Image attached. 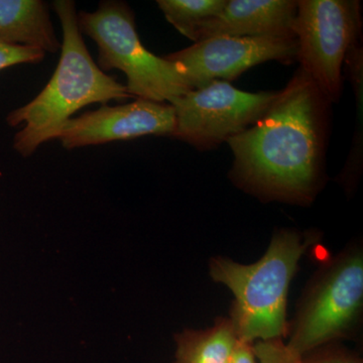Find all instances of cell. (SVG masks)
Listing matches in <instances>:
<instances>
[{"label": "cell", "instance_id": "1", "mask_svg": "<svg viewBox=\"0 0 363 363\" xmlns=\"http://www.w3.org/2000/svg\"><path fill=\"white\" fill-rule=\"evenodd\" d=\"M327 101L303 69L267 111L227 140L233 176L252 190L294 201L314 192L325 155Z\"/></svg>", "mask_w": 363, "mask_h": 363}, {"label": "cell", "instance_id": "2", "mask_svg": "<svg viewBox=\"0 0 363 363\" xmlns=\"http://www.w3.org/2000/svg\"><path fill=\"white\" fill-rule=\"evenodd\" d=\"M52 7L63 32L58 66L37 97L6 116L11 128H21L13 145L23 157L33 156L40 145L56 140L62 126L83 107L133 98L125 85L100 70L90 56L79 28L75 2L56 0Z\"/></svg>", "mask_w": 363, "mask_h": 363}, {"label": "cell", "instance_id": "3", "mask_svg": "<svg viewBox=\"0 0 363 363\" xmlns=\"http://www.w3.org/2000/svg\"><path fill=\"white\" fill-rule=\"evenodd\" d=\"M306 245L294 231H279L264 257L252 264L216 257L210 264L215 281L235 297L233 312L238 340L252 344L279 340L286 334V296Z\"/></svg>", "mask_w": 363, "mask_h": 363}, {"label": "cell", "instance_id": "4", "mask_svg": "<svg viewBox=\"0 0 363 363\" xmlns=\"http://www.w3.org/2000/svg\"><path fill=\"white\" fill-rule=\"evenodd\" d=\"M78 26L97 45L100 70L123 72L131 96L171 104L192 90L175 63L143 45L135 13L126 2L104 0L94 11H79Z\"/></svg>", "mask_w": 363, "mask_h": 363}, {"label": "cell", "instance_id": "5", "mask_svg": "<svg viewBox=\"0 0 363 363\" xmlns=\"http://www.w3.org/2000/svg\"><path fill=\"white\" fill-rule=\"evenodd\" d=\"M362 18L357 0H300L294 23L297 58L328 102L342 91L346 55L359 37Z\"/></svg>", "mask_w": 363, "mask_h": 363}, {"label": "cell", "instance_id": "6", "mask_svg": "<svg viewBox=\"0 0 363 363\" xmlns=\"http://www.w3.org/2000/svg\"><path fill=\"white\" fill-rule=\"evenodd\" d=\"M276 96L274 92H245L215 80L169 104L176 117L173 136L197 149H212L252 125Z\"/></svg>", "mask_w": 363, "mask_h": 363}, {"label": "cell", "instance_id": "7", "mask_svg": "<svg viewBox=\"0 0 363 363\" xmlns=\"http://www.w3.org/2000/svg\"><path fill=\"white\" fill-rule=\"evenodd\" d=\"M362 298V255L352 253L336 262L313 290L286 350L304 357L342 335L359 314Z\"/></svg>", "mask_w": 363, "mask_h": 363}, {"label": "cell", "instance_id": "8", "mask_svg": "<svg viewBox=\"0 0 363 363\" xmlns=\"http://www.w3.org/2000/svg\"><path fill=\"white\" fill-rule=\"evenodd\" d=\"M295 37H215L167 55L175 63L191 89H199L218 79L233 80L252 67L267 61L297 58Z\"/></svg>", "mask_w": 363, "mask_h": 363}, {"label": "cell", "instance_id": "9", "mask_svg": "<svg viewBox=\"0 0 363 363\" xmlns=\"http://www.w3.org/2000/svg\"><path fill=\"white\" fill-rule=\"evenodd\" d=\"M175 111L171 104L138 99L117 106L104 105L97 111L72 117L56 140L66 150L130 140L145 135H173Z\"/></svg>", "mask_w": 363, "mask_h": 363}, {"label": "cell", "instance_id": "10", "mask_svg": "<svg viewBox=\"0 0 363 363\" xmlns=\"http://www.w3.org/2000/svg\"><path fill=\"white\" fill-rule=\"evenodd\" d=\"M297 7L294 0H230L200 26L197 42L215 37H295Z\"/></svg>", "mask_w": 363, "mask_h": 363}, {"label": "cell", "instance_id": "11", "mask_svg": "<svg viewBox=\"0 0 363 363\" xmlns=\"http://www.w3.org/2000/svg\"><path fill=\"white\" fill-rule=\"evenodd\" d=\"M0 40L57 54V38L49 6L43 0H0Z\"/></svg>", "mask_w": 363, "mask_h": 363}, {"label": "cell", "instance_id": "12", "mask_svg": "<svg viewBox=\"0 0 363 363\" xmlns=\"http://www.w3.org/2000/svg\"><path fill=\"white\" fill-rule=\"evenodd\" d=\"M176 341L175 363H230L238 337L231 320H221L208 330H185Z\"/></svg>", "mask_w": 363, "mask_h": 363}, {"label": "cell", "instance_id": "13", "mask_svg": "<svg viewBox=\"0 0 363 363\" xmlns=\"http://www.w3.org/2000/svg\"><path fill=\"white\" fill-rule=\"evenodd\" d=\"M226 0H157L164 18L186 38L197 42L200 26L223 11Z\"/></svg>", "mask_w": 363, "mask_h": 363}, {"label": "cell", "instance_id": "14", "mask_svg": "<svg viewBox=\"0 0 363 363\" xmlns=\"http://www.w3.org/2000/svg\"><path fill=\"white\" fill-rule=\"evenodd\" d=\"M45 52L35 48L7 44L0 40V71L21 64H38L45 59Z\"/></svg>", "mask_w": 363, "mask_h": 363}, {"label": "cell", "instance_id": "15", "mask_svg": "<svg viewBox=\"0 0 363 363\" xmlns=\"http://www.w3.org/2000/svg\"><path fill=\"white\" fill-rule=\"evenodd\" d=\"M279 358L281 363H362L357 358L342 353H330V354L320 355L314 358L294 357L286 350L285 344L279 340Z\"/></svg>", "mask_w": 363, "mask_h": 363}, {"label": "cell", "instance_id": "16", "mask_svg": "<svg viewBox=\"0 0 363 363\" xmlns=\"http://www.w3.org/2000/svg\"><path fill=\"white\" fill-rule=\"evenodd\" d=\"M279 340L260 341L252 345L253 352L259 363H281L279 358Z\"/></svg>", "mask_w": 363, "mask_h": 363}, {"label": "cell", "instance_id": "17", "mask_svg": "<svg viewBox=\"0 0 363 363\" xmlns=\"http://www.w3.org/2000/svg\"><path fill=\"white\" fill-rule=\"evenodd\" d=\"M230 363H259L253 352L252 344L238 340Z\"/></svg>", "mask_w": 363, "mask_h": 363}]
</instances>
